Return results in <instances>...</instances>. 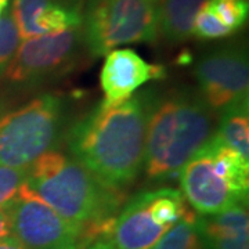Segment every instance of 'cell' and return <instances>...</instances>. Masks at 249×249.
<instances>
[{
  "instance_id": "1",
  "label": "cell",
  "mask_w": 249,
  "mask_h": 249,
  "mask_svg": "<svg viewBox=\"0 0 249 249\" xmlns=\"http://www.w3.org/2000/svg\"><path fill=\"white\" fill-rule=\"evenodd\" d=\"M155 100L147 90L111 107L98 103L68 127L64 139L70 155L100 181L124 191L142 169L147 126Z\"/></svg>"
},
{
  "instance_id": "2",
  "label": "cell",
  "mask_w": 249,
  "mask_h": 249,
  "mask_svg": "<svg viewBox=\"0 0 249 249\" xmlns=\"http://www.w3.org/2000/svg\"><path fill=\"white\" fill-rule=\"evenodd\" d=\"M25 184L65 219L98 227L101 237L124 199V191L104 184L79 160L58 150L42 154L28 166Z\"/></svg>"
},
{
  "instance_id": "3",
  "label": "cell",
  "mask_w": 249,
  "mask_h": 249,
  "mask_svg": "<svg viewBox=\"0 0 249 249\" xmlns=\"http://www.w3.org/2000/svg\"><path fill=\"white\" fill-rule=\"evenodd\" d=\"M216 130L214 111L193 90H176L152 107L142 169L154 181L178 178V172Z\"/></svg>"
},
{
  "instance_id": "4",
  "label": "cell",
  "mask_w": 249,
  "mask_h": 249,
  "mask_svg": "<svg viewBox=\"0 0 249 249\" xmlns=\"http://www.w3.org/2000/svg\"><path fill=\"white\" fill-rule=\"evenodd\" d=\"M67 98L45 93L0 115V163L28 168L42 154L55 150L67 133Z\"/></svg>"
},
{
  "instance_id": "5",
  "label": "cell",
  "mask_w": 249,
  "mask_h": 249,
  "mask_svg": "<svg viewBox=\"0 0 249 249\" xmlns=\"http://www.w3.org/2000/svg\"><path fill=\"white\" fill-rule=\"evenodd\" d=\"M82 31L93 55L127 43H152L158 39V0H91Z\"/></svg>"
},
{
  "instance_id": "6",
  "label": "cell",
  "mask_w": 249,
  "mask_h": 249,
  "mask_svg": "<svg viewBox=\"0 0 249 249\" xmlns=\"http://www.w3.org/2000/svg\"><path fill=\"white\" fill-rule=\"evenodd\" d=\"M6 212L13 235L27 249H85L101 237L98 227L57 213L25 183Z\"/></svg>"
},
{
  "instance_id": "7",
  "label": "cell",
  "mask_w": 249,
  "mask_h": 249,
  "mask_svg": "<svg viewBox=\"0 0 249 249\" xmlns=\"http://www.w3.org/2000/svg\"><path fill=\"white\" fill-rule=\"evenodd\" d=\"M83 47L82 27L25 39L6 65L3 78L18 88L43 85L71 71Z\"/></svg>"
},
{
  "instance_id": "8",
  "label": "cell",
  "mask_w": 249,
  "mask_h": 249,
  "mask_svg": "<svg viewBox=\"0 0 249 249\" xmlns=\"http://www.w3.org/2000/svg\"><path fill=\"white\" fill-rule=\"evenodd\" d=\"M194 73L199 94L214 112L249 101L248 54L242 46H223L204 54Z\"/></svg>"
},
{
  "instance_id": "9",
  "label": "cell",
  "mask_w": 249,
  "mask_h": 249,
  "mask_svg": "<svg viewBox=\"0 0 249 249\" xmlns=\"http://www.w3.org/2000/svg\"><path fill=\"white\" fill-rule=\"evenodd\" d=\"M186 201L198 214H217L237 205H247L248 198L234 191L227 180L214 169L206 145L187 160L178 172Z\"/></svg>"
},
{
  "instance_id": "10",
  "label": "cell",
  "mask_w": 249,
  "mask_h": 249,
  "mask_svg": "<svg viewBox=\"0 0 249 249\" xmlns=\"http://www.w3.org/2000/svg\"><path fill=\"white\" fill-rule=\"evenodd\" d=\"M166 71L162 65L148 64L130 49L112 50L107 54L100 73V83L104 93L101 103L108 107L121 104L132 97L144 83L162 79Z\"/></svg>"
},
{
  "instance_id": "11",
  "label": "cell",
  "mask_w": 249,
  "mask_h": 249,
  "mask_svg": "<svg viewBox=\"0 0 249 249\" xmlns=\"http://www.w3.org/2000/svg\"><path fill=\"white\" fill-rule=\"evenodd\" d=\"M152 190L134 194L112 219L106 234L115 249H151L170 227L152 220L150 201Z\"/></svg>"
},
{
  "instance_id": "12",
  "label": "cell",
  "mask_w": 249,
  "mask_h": 249,
  "mask_svg": "<svg viewBox=\"0 0 249 249\" xmlns=\"http://www.w3.org/2000/svg\"><path fill=\"white\" fill-rule=\"evenodd\" d=\"M196 224L206 249H248L247 205L217 214H196Z\"/></svg>"
},
{
  "instance_id": "13",
  "label": "cell",
  "mask_w": 249,
  "mask_h": 249,
  "mask_svg": "<svg viewBox=\"0 0 249 249\" xmlns=\"http://www.w3.org/2000/svg\"><path fill=\"white\" fill-rule=\"evenodd\" d=\"M208 0H158V36L181 43L193 36L198 13Z\"/></svg>"
},
{
  "instance_id": "14",
  "label": "cell",
  "mask_w": 249,
  "mask_h": 249,
  "mask_svg": "<svg viewBox=\"0 0 249 249\" xmlns=\"http://www.w3.org/2000/svg\"><path fill=\"white\" fill-rule=\"evenodd\" d=\"M248 103L234 104L222 109L214 130L224 144L240 152L245 160H249Z\"/></svg>"
},
{
  "instance_id": "15",
  "label": "cell",
  "mask_w": 249,
  "mask_h": 249,
  "mask_svg": "<svg viewBox=\"0 0 249 249\" xmlns=\"http://www.w3.org/2000/svg\"><path fill=\"white\" fill-rule=\"evenodd\" d=\"M188 202L183 193L178 188L163 187L158 190H152L150 201V214L152 220L165 227H172L183 216L188 213Z\"/></svg>"
},
{
  "instance_id": "16",
  "label": "cell",
  "mask_w": 249,
  "mask_h": 249,
  "mask_svg": "<svg viewBox=\"0 0 249 249\" xmlns=\"http://www.w3.org/2000/svg\"><path fill=\"white\" fill-rule=\"evenodd\" d=\"M196 213L190 211L165 232L151 249H206L196 230Z\"/></svg>"
},
{
  "instance_id": "17",
  "label": "cell",
  "mask_w": 249,
  "mask_h": 249,
  "mask_svg": "<svg viewBox=\"0 0 249 249\" xmlns=\"http://www.w3.org/2000/svg\"><path fill=\"white\" fill-rule=\"evenodd\" d=\"M65 0H13L11 14L17 24L21 39H31L39 36L35 27L36 17L50 6Z\"/></svg>"
},
{
  "instance_id": "18",
  "label": "cell",
  "mask_w": 249,
  "mask_h": 249,
  "mask_svg": "<svg viewBox=\"0 0 249 249\" xmlns=\"http://www.w3.org/2000/svg\"><path fill=\"white\" fill-rule=\"evenodd\" d=\"M205 7L232 31L244 27L248 19V0H208Z\"/></svg>"
},
{
  "instance_id": "19",
  "label": "cell",
  "mask_w": 249,
  "mask_h": 249,
  "mask_svg": "<svg viewBox=\"0 0 249 249\" xmlns=\"http://www.w3.org/2000/svg\"><path fill=\"white\" fill-rule=\"evenodd\" d=\"M21 45V36L9 6L0 14V71L6 68Z\"/></svg>"
},
{
  "instance_id": "20",
  "label": "cell",
  "mask_w": 249,
  "mask_h": 249,
  "mask_svg": "<svg viewBox=\"0 0 249 249\" xmlns=\"http://www.w3.org/2000/svg\"><path fill=\"white\" fill-rule=\"evenodd\" d=\"M27 180V168H13L0 163V209H6L18 196Z\"/></svg>"
},
{
  "instance_id": "21",
  "label": "cell",
  "mask_w": 249,
  "mask_h": 249,
  "mask_svg": "<svg viewBox=\"0 0 249 249\" xmlns=\"http://www.w3.org/2000/svg\"><path fill=\"white\" fill-rule=\"evenodd\" d=\"M232 32L234 31L231 28L223 24L222 21L205 6L198 13L196 22H194V29H193V35H196L199 39H205V40L226 37V36L231 35Z\"/></svg>"
},
{
  "instance_id": "22",
  "label": "cell",
  "mask_w": 249,
  "mask_h": 249,
  "mask_svg": "<svg viewBox=\"0 0 249 249\" xmlns=\"http://www.w3.org/2000/svg\"><path fill=\"white\" fill-rule=\"evenodd\" d=\"M11 224L6 209H0V240L11 235Z\"/></svg>"
},
{
  "instance_id": "23",
  "label": "cell",
  "mask_w": 249,
  "mask_h": 249,
  "mask_svg": "<svg viewBox=\"0 0 249 249\" xmlns=\"http://www.w3.org/2000/svg\"><path fill=\"white\" fill-rule=\"evenodd\" d=\"M0 249H27L19 241L11 234L9 237L0 240Z\"/></svg>"
},
{
  "instance_id": "24",
  "label": "cell",
  "mask_w": 249,
  "mask_h": 249,
  "mask_svg": "<svg viewBox=\"0 0 249 249\" xmlns=\"http://www.w3.org/2000/svg\"><path fill=\"white\" fill-rule=\"evenodd\" d=\"M85 249H115L109 242L107 241H103V240H98L96 242H93V244H90L89 247H86Z\"/></svg>"
},
{
  "instance_id": "25",
  "label": "cell",
  "mask_w": 249,
  "mask_h": 249,
  "mask_svg": "<svg viewBox=\"0 0 249 249\" xmlns=\"http://www.w3.org/2000/svg\"><path fill=\"white\" fill-rule=\"evenodd\" d=\"M9 6V0H0V14L3 13V10Z\"/></svg>"
}]
</instances>
